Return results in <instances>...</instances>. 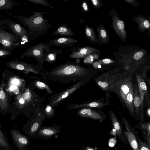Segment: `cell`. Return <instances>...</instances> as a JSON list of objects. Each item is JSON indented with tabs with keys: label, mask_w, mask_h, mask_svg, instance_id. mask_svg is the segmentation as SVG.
<instances>
[{
	"label": "cell",
	"mask_w": 150,
	"mask_h": 150,
	"mask_svg": "<svg viewBox=\"0 0 150 150\" xmlns=\"http://www.w3.org/2000/svg\"><path fill=\"white\" fill-rule=\"evenodd\" d=\"M88 73L87 69L81 65L69 63L53 69L47 76L53 81L65 83L81 81Z\"/></svg>",
	"instance_id": "1"
},
{
	"label": "cell",
	"mask_w": 150,
	"mask_h": 150,
	"mask_svg": "<svg viewBox=\"0 0 150 150\" xmlns=\"http://www.w3.org/2000/svg\"><path fill=\"white\" fill-rule=\"evenodd\" d=\"M33 14L30 16H14L23 26L28 28V39L33 40L45 34L51 25L48 21L44 18L45 12L33 11Z\"/></svg>",
	"instance_id": "2"
},
{
	"label": "cell",
	"mask_w": 150,
	"mask_h": 150,
	"mask_svg": "<svg viewBox=\"0 0 150 150\" xmlns=\"http://www.w3.org/2000/svg\"><path fill=\"white\" fill-rule=\"evenodd\" d=\"M123 73H121L118 69L109 70L96 77L95 81L104 91L113 92L116 83Z\"/></svg>",
	"instance_id": "3"
},
{
	"label": "cell",
	"mask_w": 150,
	"mask_h": 150,
	"mask_svg": "<svg viewBox=\"0 0 150 150\" xmlns=\"http://www.w3.org/2000/svg\"><path fill=\"white\" fill-rule=\"evenodd\" d=\"M51 46L49 43L41 42L27 49L21 55L20 58L23 59L26 57H34L38 64L41 65L43 63V59Z\"/></svg>",
	"instance_id": "4"
},
{
	"label": "cell",
	"mask_w": 150,
	"mask_h": 150,
	"mask_svg": "<svg viewBox=\"0 0 150 150\" xmlns=\"http://www.w3.org/2000/svg\"><path fill=\"white\" fill-rule=\"evenodd\" d=\"M133 89L132 78L124 73L115 83L113 92L116 93L122 101Z\"/></svg>",
	"instance_id": "5"
},
{
	"label": "cell",
	"mask_w": 150,
	"mask_h": 150,
	"mask_svg": "<svg viewBox=\"0 0 150 150\" xmlns=\"http://www.w3.org/2000/svg\"><path fill=\"white\" fill-rule=\"evenodd\" d=\"M21 38L4 30L0 28V44L7 49L13 50L21 43Z\"/></svg>",
	"instance_id": "6"
},
{
	"label": "cell",
	"mask_w": 150,
	"mask_h": 150,
	"mask_svg": "<svg viewBox=\"0 0 150 150\" xmlns=\"http://www.w3.org/2000/svg\"><path fill=\"white\" fill-rule=\"evenodd\" d=\"M82 83H83L81 81L77 82L64 91L55 95L50 100L49 105L52 107L57 105L61 101L73 93L80 88L82 85Z\"/></svg>",
	"instance_id": "7"
},
{
	"label": "cell",
	"mask_w": 150,
	"mask_h": 150,
	"mask_svg": "<svg viewBox=\"0 0 150 150\" xmlns=\"http://www.w3.org/2000/svg\"><path fill=\"white\" fill-rule=\"evenodd\" d=\"M46 117L44 115L38 113L31 121L25 132L29 137H35L39 129Z\"/></svg>",
	"instance_id": "8"
},
{
	"label": "cell",
	"mask_w": 150,
	"mask_h": 150,
	"mask_svg": "<svg viewBox=\"0 0 150 150\" xmlns=\"http://www.w3.org/2000/svg\"><path fill=\"white\" fill-rule=\"evenodd\" d=\"M61 127L56 125L50 127H41L35 137H40L43 139H48L53 136L59 134Z\"/></svg>",
	"instance_id": "9"
},
{
	"label": "cell",
	"mask_w": 150,
	"mask_h": 150,
	"mask_svg": "<svg viewBox=\"0 0 150 150\" xmlns=\"http://www.w3.org/2000/svg\"><path fill=\"white\" fill-rule=\"evenodd\" d=\"M6 26L12 33L21 38V43L22 41L28 39L27 30L20 24L10 20Z\"/></svg>",
	"instance_id": "10"
},
{
	"label": "cell",
	"mask_w": 150,
	"mask_h": 150,
	"mask_svg": "<svg viewBox=\"0 0 150 150\" xmlns=\"http://www.w3.org/2000/svg\"><path fill=\"white\" fill-rule=\"evenodd\" d=\"M79 109L77 111V113L82 117L100 120H103L105 118L103 114L100 112L91 108H86Z\"/></svg>",
	"instance_id": "11"
},
{
	"label": "cell",
	"mask_w": 150,
	"mask_h": 150,
	"mask_svg": "<svg viewBox=\"0 0 150 150\" xmlns=\"http://www.w3.org/2000/svg\"><path fill=\"white\" fill-rule=\"evenodd\" d=\"M107 105L105 102L99 100L84 103L81 104H73L69 105L67 108L68 109H80L82 108H102Z\"/></svg>",
	"instance_id": "12"
},
{
	"label": "cell",
	"mask_w": 150,
	"mask_h": 150,
	"mask_svg": "<svg viewBox=\"0 0 150 150\" xmlns=\"http://www.w3.org/2000/svg\"><path fill=\"white\" fill-rule=\"evenodd\" d=\"M77 42L75 39L71 37L56 38L49 42L51 45L60 46L61 47L70 46Z\"/></svg>",
	"instance_id": "13"
},
{
	"label": "cell",
	"mask_w": 150,
	"mask_h": 150,
	"mask_svg": "<svg viewBox=\"0 0 150 150\" xmlns=\"http://www.w3.org/2000/svg\"><path fill=\"white\" fill-rule=\"evenodd\" d=\"M136 78L138 84L139 91L141 100V116L143 117V105L145 94L148 92L146 83L144 79L140 75H137Z\"/></svg>",
	"instance_id": "14"
},
{
	"label": "cell",
	"mask_w": 150,
	"mask_h": 150,
	"mask_svg": "<svg viewBox=\"0 0 150 150\" xmlns=\"http://www.w3.org/2000/svg\"><path fill=\"white\" fill-rule=\"evenodd\" d=\"M93 49L88 47H83L74 50L69 57L73 59H79L84 57L93 53Z\"/></svg>",
	"instance_id": "15"
},
{
	"label": "cell",
	"mask_w": 150,
	"mask_h": 150,
	"mask_svg": "<svg viewBox=\"0 0 150 150\" xmlns=\"http://www.w3.org/2000/svg\"><path fill=\"white\" fill-rule=\"evenodd\" d=\"M109 113L111 121L117 136L119 139H121L122 140H123L122 129L119 121L111 110H110Z\"/></svg>",
	"instance_id": "16"
},
{
	"label": "cell",
	"mask_w": 150,
	"mask_h": 150,
	"mask_svg": "<svg viewBox=\"0 0 150 150\" xmlns=\"http://www.w3.org/2000/svg\"><path fill=\"white\" fill-rule=\"evenodd\" d=\"M12 135L14 140L20 147L23 148L28 146L29 143V137L15 131H13Z\"/></svg>",
	"instance_id": "17"
},
{
	"label": "cell",
	"mask_w": 150,
	"mask_h": 150,
	"mask_svg": "<svg viewBox=\"0 0 150 150\" xmlns=\"http://www.w3.org/2000/svg\"><path fill=\"white\" fill-rule=\"evenodd\" d=\"M133 100L134 111L137 114L139 113L141 100L138 86L136 84L133 86Z\"/></svg>",
	"instance_id": "18"
},
{
	"label": "cell",
	"mask_w": 150,
	"mask_h": 150,
	"mask_svg": "<svg viewBox=\"0 0 150 150\" xmlns=\"http://www.w3.org/2000/svg\"><path fill=\"white\" fill-rule=\"evenodd\" d=\"M54 35H60L65 36H73L75 35L73 30L66 24L60 26L53 33Z\"/></svg>",
	"instance_id": "19"
},
{
	"label": "cell",
	"mask_w": 150,
	"mask_h": 150,
	"mask_svg": "<svg viewBox=\"0 0 150 150\" xmlns=\"http://www.w3.org/2000/svg\"><path fill=\"white\" fill-rule=\"evenodd\" d=\"M122 101L130 113L133 114L135 111L133 100V89L127 95Z\"/></svg>",
	"instance_id": "20"
},
{
	"label": "cell",
	"mask_w": 150,
	"mask_h": 150,
	"mask_svg": "<svg viewBox=\"0 0 150 150\" xmlns=\"http://www.w3.org/2000/svg\"><path fill=\"white\" fill-rule=\"evenodd\" d=\"M18 5V3L13 0H0V11L10 10L13 6Z\"/></svg>",
	"instance_id": "21"
},
{
	"label": "cell",
	"mask_w": 150,
	"mask_h": 150,
	"mask_svg": "<svg viewBox=\"0 0 150 150\" xmlns=\"http://www.w3.org/2000/svg\"><path fill=\"white\" fill-rule=\"evenodd\" d=\"M129 143L133 150H139L138 144L136 137L129 130L125 131Z\"/></svg>",
	"instance_id": "22"
},
{
	"label": "cell",
	"mask_w": 150,
	"mask_h": 150,
	"mask_svg": "<svg viewBox=\"0 0 150 150\" xmlns=\"http://www.w3.org/2000/svg\"><path fill=\"white\" fill-rule=\"evenodd\" d=\"M60 50H50L47 53L44 59L43 62L45 61L48 62H53L56 60V57L57 54L62 52Z\"/></svg>",
	"instance_id": "23"
},
{
	"label": "cell",
	"mask_w": 150,
	"mask_h": 150,
	"mask_svg": "<svg viewBox=\"0 0 150 150\" xmlns=\"http://www.w3.org/2000/svg\"><path fill=\"white\" fill-rule=\"evenodd\" d=\"M35 85L39 89H45L48 93L50 94H51L53 93L52 91L48 86L43 82L40 81H36L35 83Z\"/></svg>",
	"instance_id": "24"
},
{
	"label": "cell",
	"mask_w": 150,
	"mask_h": 150,
	"mask_svg": "<svg viewBox=\"0 0 150 150\" xmlns=\"http://www.w3.org/2000/svg\"><path fill=\"white\" fill-rule=\"evenodd\" d=\"M44 115L46 117H53L55 114V113L52 107L49 105H47L46 107Z\"/></svg>",
	"instance_id": "25"
},
{
	"label": "cell",
	"mask_w": 150,
	"mask_h": 150,
	"mask_svg": "<svg viewBox=\"0 0 150 150\" xmlns=\"http://www.w3.org/2000/svg\"><path fill=\"white\" fill-rule=\"evenodd\" d=\"M0 145L2 147L8 148L9 147V146L7 141L3 135L0 131Z\"/></svg>",
	"instance_id": "26"
},
{
	"label": "cell",
	"mask_w": 150,
	"mask_h": 150,
	"mask_svg": "<svg viewBox=\"0 0 150 150\" xmlns=\"http://www.w3.org/2000/svg\"><path fill=\"white\" fill-rule=\"evenodd\" d=\"M12 50L6 49L3 47H0V56H6L10 55L12 53Z\"/></svg>",
	"instance_id": "27"
},
{
	"label": "cell",
	"mask_w": 150,
	"mask_h": 150,
	"mask_svg": "<svg viewBox=\"0 0 150 150\" xmlns=\"http://www.w3.org/2000/svg\"><path fill=\"white\" fill-rule=\"evenodd\" d=\"M32 3L41 5L45 6H50V4H49L45 0H27Z\"/></svg>",
	"instance_id": "28"
},
{
	"label": "cell",
	"mask_w": 150,
	"mask_h": 150,
	"mask_svg": "<svg viewBox=\"0 0 150 150\" xmlns=\"http://www.w3.org/2000/svg\"><path fill=\"white\" fill-rule=\"evenodd\" d=\"M139 150H150V147L144 142L139 141L138 144Z\"/></svg>",
	"instance_id": "29"
},
{
	"label": "cell",
	"mask_w": 150,
	"mask_h": 150,
	"mask_svg": "<svg viewBox=\"0 0 150 150\" xmlns=\"http://www.w3.org/2000/svg\"><path fill=\"white\" fill-rule=\"evenodd\" d=\"M9 19L6 18L4 19H0V28H6V27L5 26L8 25L10 21Z\"/></svg>",
	"instance_id": "30"
},
{
	"label": "cell",
	"mask_w": 150,
	"mask_h": 150,
	"mask_svg": "<svg viewBox=\"0 0 150 150\" xmlns=\"http://www.w3.org/2000/svg\"><path fill=\"white\" fill-rule=\"evenodd\" d=\"M116 23V25H117V30H120L121 31L124 30V25L122 21L118 19Z\"/></svg>",
	"instance_id": "31"
},
{
	"label": "cell",
	"mask_w": 150,
	"mask_h": 150,
	"mask_svg": "<svg viewBox=\"0 0 150 150\" xmlns=\"http://www.w3.org/2000/svg\"><path fill=\"white\" fill-rule=\"evenodd\" d=\"M32 94L31 92L29 91L25 92L23 93L21 96L22 98L24 100H29L32 98Z\"/></svg>",
	"instance_id": "32"
},
{
	"label": "cell",
	"mask_w": 150,
	"mask_h": 150,
	"mask_svg": "<svg viewBox=\"0 0 150 150\" xmlns=\"http://www.w3.org/2000/svg\"><path fill=\"white\" fill-rule=\"evenodd\" d=\"M87 36L91 39L93 38V35L92 31L91 29L89 28H86L85 30Z\"/></svg>",
	"instance_id": "33"
},
{
	"label": "cell",
	"mask_w": 150,
	"mask_h": 150,
	"mask_svg": "<svg viewBox=\"0 0 150 150\" xmlns=\"http://www.w3.org/2000/svg\"><path fill=\"white\" fill-rule=\"evenodd\" d=\"M143 55V53L141 52H139L136 53L134 55V58L135 60H139L141 59Z\"/></svg>",
	"instance_id": "34"
},
{
	"label": "cell",
	"mask_w": 150,
	"mask_h": 150,
	"mask_svg": "<svg viewBox=\"0 0 150 150\" xmlns=\"http://www.w3.org/2000/svg\"><path fill=\"white\" fill-rule=\"evenodd\" d=\"M100 35L101 37L103 38H105L107 35L104 29H102L100 31Z\"/></svg>",
	"instance_id": "35"
},
{
	"label": "cell",
	"mask_w": 150,
	"mask_h": 150,
	"mask_svg": "<svg viewBox=\"0 0 150 150\" xmlns=\"http://www.w3.org/2000/svg\"><path fill=\"white\" fill-rule=\"evenodd\" d=\"M6 97L5 94L3 91H0V98L2 99H4Z\"/></svg>",
	"instance_id": "36"
},
{
	"label": "cell",
	"mask_w": 150,
	"mask_h": 150,
	"mask_svg": "<svg viewBox=\"0 0 150 150\" xmlns=\"http://www.w3.org/2000/svg\"><path fill=\"white\" fill-rule=\"evenodd\" d=\"M144 25L145 27L148 28L150 27V23L149 21L147 20H145L144 22Z\"/></svg>",
	"instance_id": "37"
},
{
	"label": "cell",
	"mask_w": 150,
	"mask_h": 150,
	"mask_svg": "<svg viewBox=\"0 0 150 150\" xmlns=\"http://www.w3.org/2000/svg\"><path fill=\"white\" fill-rule=\"evenodd\" d=\"M103 62L105 64H108L111 63V61L110 59H105L103 60Z\"/></svg>",
	"instance_id": "38"
},
{
	"label": "cell",
	"mask_w": 150,
	"mask_h": 150,
	"mask_svg": "<svg viewBox=\"0 0 150 150\" xmlns=\"http://www.w3.org/2000/svg\"><path fill=\"white\" fill-rule=\"evenodd\" d=\"M82 7L84 10L85 11H87L88 10V6L86 4L85 2H83L82 4Z\"/></svg>",
	"instance_id": "39"
},
{
	"label": "cell",
	"mask_w": 150,
	"mask_h": 150,
	"mask_svg": "<svg viewBox=\"0 0 150 150\" xmlns=\"http://www.w3.org/2000/svg\"><path fill=\"white\" fill-rule=\"evenodd\" d=\"M13 91L15 94H18L19 93V89L17 86H16Z\"/></svg>",
	"instance_id": "40"
},
{
	"label": "cell",
	"mask_w": 150,
	"mask_h": 150,
	"mask_svg": "<svg viewBox=\"0 0 150 150\" xmlns=\"http://www.w3.org/2000/svg\"><path fill=\"white\" fill-rule=\"evenodd\" d=\"M13 83L15 84H18L19 83V81L17 79H14L13 81Z\"/></svg>",
	"instance_id": "41"
},
{
	"label": "cell",
	"mask_w": 150,
	"mask_h": 150,
	"mask_svg": "<svg viewBox=\"0 0 150 150\" xmlns=\"http://www.w3.org/2000/svg\"><path fill=\"white\" fill-rule=\"evenodd\" d=\"M93 4L95 6H97L98 5V1L97 0H92Z\"/></svg>",
	"instance_id": "42"
},
{
	"label": "cell",
	"mask_w": 150,
	"mask_h": 150,
	"mask_svg": "<svg viewBox=\"0 0 150 150\" xmlns=\"http://www.w3.org/2000/svg\"><path fill=\"white\" fill-rule=\"evenodd\" d=\"M15 86H16L14 85H13L12 86H11L10 88V90L11 91H13Z\"/></svg>",
	"instance_id": "43"
},
{
	"label": "cell",
	"mask_w": 150,
	"mask_h": 150,
	"mask_svg": "<svg viewBox=\"0 0 150 150\" xmlns=\"http://www.w3.org/2000/svg\"><path fill=\"white\" fill-rule=\"evenodd\" d=\"M19 103L21 104H23L25 102L24 100L22 98L20 99L19 100Z\"/></svg>",
	"instance_id": "44"
},
{
	"label": "cell",
	"mask_w": 150,
	"mask_h": 150,
	"mask_svg": "<svg viewBox=\"0 0 150 150\" xmlns=\"http://www.w3.org/2000/svg\"><path fill=\"white\" fill-rule=\"evenodd\" d=\"M87 150H95L94 149H92L89 148V149H88Z\"/></svg>",
	"instance_id": "45"
}]
</instances>
